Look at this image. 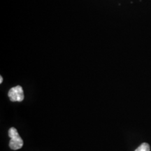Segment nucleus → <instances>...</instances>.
Returning a JSON list of instances; mask_svg holds the SVG:
<instances>
[{
  "label": "nucleus",
  "mask_w": 151,
  "mask_h": 151,
  "mask_svg": "<svg viewBox=\"0 0 151 151\" xmlns=\"http://www.w3.org/2000/svg\"><path fill=\"white\" fill-rule=\"evenodd\" d=\"M8 96L11 101H22L24 99V92L20 86H17L11 88L9 91Z\"/></svg>",
  "instance_id": "obj_2"
},
{
  "label": "nucleus",
  "mask_w": 151,
  "mask_h": 151,
  "mask_svg": "<svg viewBox=\"0 0 151 151\" xmlns=\"http://www.w3.org/2000/svg\"><path fill=\"white\" fill-rule=\"evenodd\" d=\"M9 137L11 138L9 147L12 150H16L20 149L23 146V141L20 137L18 131L15 127H11L9 130Z\"/></svg>",
  "instance_id": "obj_1"
},
{
  "label": "nucleus",
  "mask_w": 151,
  "mask_h": 151,
  "mask_svg": "<svg viewBox=\"0 0 151 151\" xmlns=\"http://www.w3.org/2000/svg\"><path fill=\"white\" fill-rule=\"evenodd\" d=\"M2 81H3V78L2 76H0V83H2Z\"/></svg>",
  "instance_id": "obj_4"
},
{
  "label": "nucleus",
  "mask_w": 151,
  "mask_h": 151,
  "mask_svg": "<svg viewBox=\"0 0 151 151\" xmlns=\"http://www.w3.org/2000/svg\"><path fill=\"white\" fill-rule=\"evenodd\" d=\"M150 145L147 143H143L140 146L138 147L135 151H150Z\"/></svg>",
  "instance_id": "obj_3"
}]
</instances>
